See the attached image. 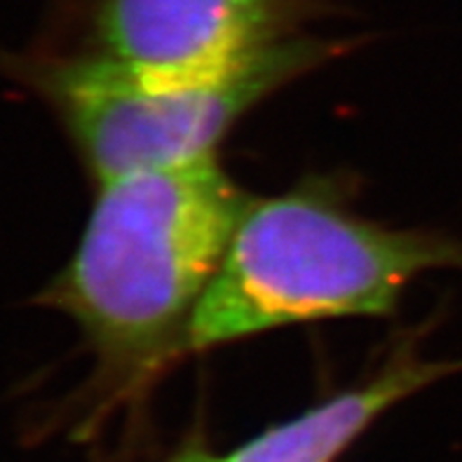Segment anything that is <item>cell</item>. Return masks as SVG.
<instances>
[{
	"label": "cell",
	"instance_id": "1",
	"mask_svg": "<svg viewBox=\"0 0 462 462\" xmlns=\"http://www.w3.org/2000/svg\"><path fill=\"white\" fill-rule=\"evenodd\" d=\"M249 205L214 155L101 183L78 249L41 300L80 327L106 381H141L183 350Z\"/></svg>",
	"mask_w": 462,
	"mask_h": 462
},
{
	"label": "cell",
	"instance_id": "2",
	"mask_svg": "<svg viewBox=\"0 0 462 462\" xmlns=\"http://www.w3.org/2000/svg\"><path fill=\"white\" fill-rule=\"evenodd\" d=\"M462 268V240L355 217L317 188L252 202L188 324L205 352L289 324L383 317L422 273Z\"/></svg>",
	"mask_w": 462,
	"mask_h": 462
},
{
	"label": "cell",
	"instance_id": "3",
	"mask_svg": "<svg viewBox=\"0 0 462 462\" xmlns=\"http://www.w3.org/2000/svg\"><path fill=\"white\" fill-rule=\"evenodd\" d=\"M328 54V42L287 38L202 76H146L99 52L42 59L19 70L59 113L101 186L211 158L245 113Z\"/></svg>",
	"mask_w": 462,
	"mask_h": 462
},
{
	"label": "cell",
	"instance_id": "4",
	"mask_svg": "<svg viewBox=\"0 0 462 462\" xmlns=\"http://www.w3.org/2000/svg\"><path fill=\"white\" fill-rule=\"evenodd\" d=\"M305 0H97L94 52L136 73L202 76L291 38Z\"/></svg>",
	"mask_w": 462,
	"mask_h": 462
},
{
	"label": "cell",
	"instance_id": "5",
	"mask_svg": "<svg viewBox=\"0 0 462 462\" xmlns=\"http://www.w3.org/2000/svg\"><path fill=\"white\" fill-rule=\"evenodd\" d=\"M457 371L462 362H432L402 346L362 385L268 430L218 462H334L390 406Z\"/></svg>",
	"mask_w": 462,
	"mask_h": 462
},
{
	"label": "cell",
	"instance_id": "6",
	"mask_svg": "<svg viewBox=\"0 0 462 462\" xmlns=\"http://www.w3.org/2000/svg\"><path fill=\"white\" fill-rule=\"evenodd\" d=\"M179 462H218V460H211V457L202 456V453H190V456L181 457Z\"/></svg>",
	"mask_w": 462,
	"mask_h": 462
}]
</instances>
